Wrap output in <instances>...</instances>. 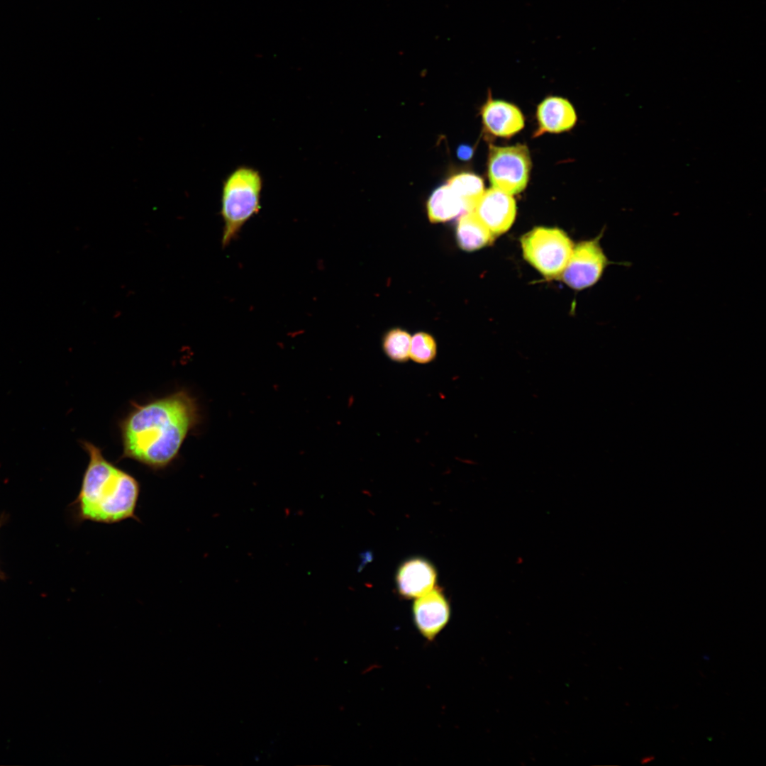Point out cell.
Masks as SVG:
<instances>
[{
  "label": "cell",
  "mask_w": 766,
  "mask_h": 766,
  "mask_svg": "<svg viewBox=\"0 0 766 766\" xmlns=\"http://www.w3.org/2000/svg\"><path fill=\"white\" fill-rule=\"evenodd\" d=\"M531 167L526 145L489 147L488 175L492 187L511 195L518 194L527 185Z\"/></svg>",
  "instance_id": "obj_5"
},
{
  "label": "cell",
  "mask_w": 766,
  "mask_h": 766,
  "mask_svg": "<svg viewBox=\"0 0 766 766\" xmlns=\"http://www.w3.org/2000/svg\"><path fill=\"white\" fill-rule=\"evenodd\" d=\"M432 222H444L473 211V207L446 184L436 189L427 203Z\"/></svg>",
  "instance_id": "obj_12"
},
{
  "label": "cell",
  "mask_w": 766,
  "mask_h": 766,
  "mask_svg": "<svg viewBox=\"0 0 766 766\" xmlns=\"http://www.w3.org/2000/svg\"><path fill=\"white\" fill-rule=\"evenodd\" d=\"M653 759H654V757H652V756H648V757H644L643 759H642V760H641V762H642L643 764L648 763L649 762L652 761V760H653Z\"/></svg>",
  "instance_id": "obj_18"
},
{
  "label": "cell",
  "mask_w": 766,
  "mask_h": 766,
  "mask_svg": "<svg viewBox=\"0 0 766 766\" xmlns=\"http://www.w3.org/2000/svg\"><path fill=\"white\" fill-rule=\"evenodd\" d=\"M262 188L260 172L245 165L235 167L223 180L221 215L223 246L228 245L245 223L259 213Z\"/></svg>",
  "instance_id": "obj_3"
},
{
  "label": "cell",
  "mask_w": 766,
  "mask_h": 766,
  "mask_svg": "<svg viewBox=\"0 0 766 766\" xmlns=\"http://www.w3.org/2000/svg\"><path fill=\"white\" fill-rule=\"evenodd\" d=\"M521 243L525 260L548 278L562 274L574 248L567 235L556 228H534Z\"/></svg>",
  "instance_id": "obj_4"
},
{
  "label": "cell",
  "mask_w": 766,
  "mask_h": 766,
  "mask_svg": "<svg viewBox=\"0 0 766 766\" xmlns=\"http://www.w3.org/2000/svg\"><path fill=\"white\" fill-rule=\"evenodd\" d=\"M456 235L460 247L467 251L478 250L491 243L494 238L472 211L460 216Z\"/></svg>",
  "instance_id": "obj_13"
},
{
  "label": "cell",
  "mask_w": 766,
  "mask_h": 766,
  "mask_svg": "<svg viewBox=\"0 0 766 766\" xmlns=\"http://www.w3.org/2000/svg\"><path fill=\"white\" fill-rule=\"evenodd\" d=\"M447 184L473 209L484 192L482 179L470 172H462L453 176L449 179Z\"/></svg>",
  "instance_id": "obj_14"
},
{
  "label": "cell",
  "mask_w": 766,
  "mask_h": 766,
  "mask_svg": "<svg viewBox=\"0 0 766 766\" xmlns=\"http://www.w3.org/2000/svg\"><path fill=\"white\" fill-rule=\"evenodd\" d=\"M472 153V148L466 145H460L457 150V155L461 160H469Z\"/></svg>",
  "instance_id": "obj_17"
},
{
  "label": "cell",
  "mask_w": 766,
  "mask_h": 766,
  "mask_svg": "<svg viewBox=\"0 0 766 766\" xmlns=\"http://www.w3.org/2000/svg\"><path fill=\"white\" fill-rule=\"evenodd\" d=\"M199 421L196 399L186 390L143 404H135L121 421L122 458L163 470L177 457L189 433Z\"/></svg>",
  "instance_id": "obj_1"
},
{
  "label": "cell",
  "mask_w": 766,
  "mask_h": 766,
  "mask_svg": "<svg viewBox=\"0 0 766 766\" xmlns=\"http://www.w3.org/2000/svg\"><path fill=\"white\" fill-rule=\"evenodd\" d=\"M436 570L427 560L420 557L404 561L398 568L396 583L399 594L406 599L417 598L434 587Z\"/></svg>",
  "instance_id": "obj_9"
},
{
  "label": "cell",
  "mask_w": 766,
  "mask_h": 766,
  "mask_svg": "<svg viewBox=\"0 0 766 766\" xmlns=\"http://www.w3.org/2000/svg\"><path fill=\"white\" fill-rule=\"evenodd\" d=\"M437 354V345L432 335L419 332L411 338L409 358L418 364L432 362Z\"/></svg>",
  "instance_id": "obj_16"
},
{
  "label": "cell",
  "mask_w": 766,
  "mask_h": 766,
  "mask_svg": "<svg viewBox=\"0 0 766 766\" xmlns=\"http://www.w3.org/2000/svg\"><path fill=\"white\" fill-rule=\"evenodd\" d=\"M1 525H2V520L0 519V528H1Z\"/></svg>",
  "instance_id": "obj_19"
},
{
  "label": "cell",
  "mask_w": 766,
  "mask_h": 766,
  "mask_svg": "<svg viewBox=\"0 0 766 766\" xmlns=\"http://www.w3.org/2000/svg\"><path fill=\"white\" fill-rule=\"evenodd\" d=\"M599 238L583 241L573 248L561 274L564 282L571 288L582 289L593 285L609 264L600 246Z\"/></svg>",
  "instance_id": "obj_6"
},
{
  "label": "cell",
  "mask_w": 766,
  "mask_h": 766,
  "mask_svg": "<svg viewBox=\"0 0 766 766\" xmlns=\"http://www.w3.org/2000/svg\"><path fill=\"white\" fill-rule=\"evenodd\" d=\"M81 445L89 462L73 503L76 521L113 524L130 518L138 520V480L109 461L98 446L87 440L81 441Z\"/></svg>",
  "instance_id": "obj_2"
},
{
  "label": "cell",
  "mask_w": 766,
  "mask_h": 766,
  "mask_svg": "<svg viewBox=\"0 0 766 766\" xmlns=\"http://www.w3.org/2000/svg\"><path fill=\"white\" fill-rule=\"evenodd\" d=\"M472 212L493 235H499L512 226L516 204L512 195L492 187L484 191Z\"/></svg>",
  "instance_id": "obj_8"
},
{
  "label": "cell",
  "mask_w": 766,
  "mask_h": 766,
  "mask_svg": "<svg viewBox=\"0 0 766 766\" xmlns=\"http://www.w3.org/2000/svg\"><path fill=\"white\" fill-rule=\"evenodd\" d=\"M481 113L485 129L495 136L511 137L524 126V118L518 108L504 101L489 99Z\"/></svg>",
  "instance_id": "obj_10"
},
{
  "label": "cell",
  "mask_w": 766,
  "mask_h": 766,
  "mask_svg": "<svg viewBox=\"0 0 766 766\" xmlns=\"http://www.w3.org/2000/svg\"><path fill=\"white\" fill-rule=\"evenodd\" d=\"M537 135L545 133H557L571 129L576 123L577 115L572 105L567 99L549 96L538 106Z\"/></svg>",
  "instance_id": "obj_11"
},
{
  "label": "cell",
  "mask_w": 766,
  "mask_h": 766,
  "mask_svg": "<svg viewBox=\"0 0 766 766\" xmlns=\"http://www.w3.org/2000/svg\"><path fill=\"white\" fill-rule=\"evenodd\" d=\"M412 611L417 630L428 641L436 638L450 617L449 602L443 590L437 587L416 598Z\"/></svg>",
  "instance_id": "obj_7"
},
{
  "label": "cell",
  "mask_w": 766,
  "mask_h": 766,
  "mask_svg": "<svg viewBox=\"0 0 766 766\" xmlns=\"http://www.w3.org/2000/svg\"><path fill=\"white\" fill-rule=\"evenodd\" d=\"M411 335L406 331L395 328L384 335L382 347L384 353L396 362H404L409 359Z\"/></svg>",
  "instance_id": "obj_15"
}]
</instances>
